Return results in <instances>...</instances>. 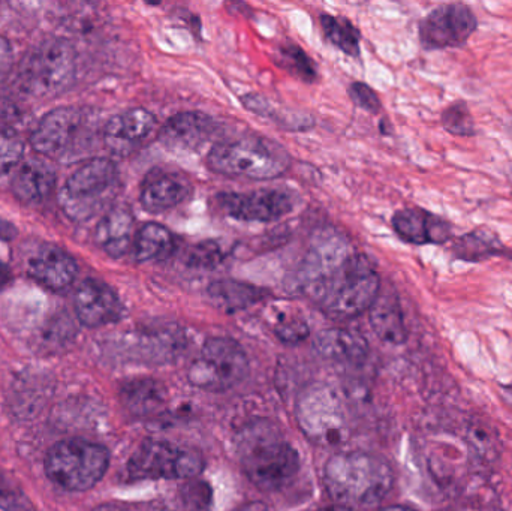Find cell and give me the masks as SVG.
Segmentation results:
<instances>
[{
	"instance_id": "obj_26",
	"label": "cell",
	"mask_w": 512,
	"mask_h": 511,
	"mask_svg": "<svg viewBox=\"0 0 512 511\" xmlns=\"http://www.w3.org/2000/svg\"><path fill=\"white\" fill-rule=\"evenodd\" d=\"M453 255L456 260L466 263H481L493 257L512 258V251L505 248L495 231L481 227L457 237L453 243Z\"/></svg>"
},
{
	"instance_id": "obj_40",
	"label": "cell",
	"mask_w": 512,
	"mask_h": 511,
	"mask_svg": "<svg viewBox=\"0 0 512 511\" xmlns=\"http://www.w3.org/2000/svg\"><path fill=\"white\" fill-rule=\"evenodd\" d=\"M93 511H156L150 510L149 507L135 506V504L123 503H107L96 507Z\"/></svg>"
},
{
	"instance_id": "obj_34",
	"label": "cell",
	"mask_w": 512,
	"mask_h": 511,
	"mask_svg": "<svg viewBox=\"0 0 512 511\" xmlns=\"http://www.w3.org/2000/svg\"><path fill=\"white\" fill-rule=\"evenodd\" d=\"M224 260V249L215 240L197 243L191 246L185 255V263L195 269H216Z\"/></svg>"
},
{
	"instance_id": "obj_32",
	"label": "cell",
	"mask_w": 512,
	"mask_h": 511,
	"mask_svg": "<svg viewBox=\"0 0 512 511\" xmlns=\"http://www.w3.org/2000/svg\"><path fill=\"white\" fill-rule=\"evenodd\" d=\"M24 155V141L14 128L0 129V176L8 174L20 164Z\"/></svg>"
},
{
	"instance_id": "obj_16",
	"label": "cell",
	"mask_w": 512,
	"mask_h": 511,
	"mask_svg": "<svg viewBox=\"0 0 512 511\" xmlns=\"http://www.w3.org/2000/svg\"><path fill=\"white\" fill-rule=\"evenodd\" d=\"M27 273L48 290L63 291L77 279L78 264L65 249L41 243L27 258Z\"/></svg>"
},
{
	"instance_id": "obj_35",
	"label": "cell",
	"mask_w": 512,
	"mask_h": 511,
	"mask_svg": "<svg viewBox=\"0 0 512 511\" xmlns=\"http://www.w3.org/2000/svg\"><path fill=\"white\" fill-rule=\"evenodd\" d=\"M468 441L478 456L492 461L499 455L498 440L492 434V429L483 423H475L469 428Z\"/></svg>"
},
{
	"instance_id": "obj_36",
	"label": "cell",
	"mask_w": 512,
	"mask_h": 511,
	"mask_svg": "<svg viewBox=\"0 0 512 511\" xmlns=\"http://www.w3.org/2000/svg\"><path fill=\"white\" fill-rule=\"evenodd\" d=\"M180 498L185 511H210L212 491L207 483L189 482L180 491Z\"/></svg>"
},
{
	"instance_id": "obj_27",
	"label": "cell",
	"mask_w": 512,
	"mask_h": 511,
	"mask_svg": "<svg viewBox=\"0 0 512 511\" xmlns=\"http://www.w3.org/2000/svg\"><path fill=\"white\" fill-rule=\"evenodd\" d=\"M176 240L164 225L147 222L134 236V258L138 263L161 261L173 254Z\"/></svg>"
},
{
	"instance_id": "obj_14",
	"label": "cell",
	"mask_w": 512,
	"mask_h": 511,
	"mask_svg": "<svg viewBox=\"0 0 512 511\" xmlns=\"http://www.w3.org/2000/svg\"><path fill=\"white\" fill-rule=\"evenodd\" d=\"M349 255L351 252H348V246L342 240L328 239L315 243L292 278L291 291L318 297L327 279L342 266Z\"/></svg>"
},
{
	"instance_id": "obj_30",
	"label": "cell",
	"mask_w": 512,
	"mask_h": 511,
	"mask_svg": "<svg viewBox=\"0 0 512 511\" xmlns=\"http://www.w3.org/2000/svg\"><path fill=\"white\" fill-rule=\"evenodd\" d=\"M279 65L300 80L313 83L316 80V66L298 45L286 44L279 48Z\"/></svg>"
},
{
	"instance_id": "obj_37",
	"label": "cell",
	"mask_w": 512,
	"mask_h": 511,
	"mask_svg": "<svg viewBox=\"0 0 512 511\" xmlns=\"http://www.w3.org/2000/svg\"><path fill=\"white\" fill-rule=\"evenodd\" d=\"M274 333L285 344H300L309 336V326L306 321L295 315L280 317L274 326Z\"/></svg>"
},
{
	"instance_id": "obj_5",
	"label": "cell",
	"mask_w": 512,
	"mask_h": 511,
	"mask_svg": "<svg viewBox=\"0 0 512 511\" xmlns=\"http://www.w3.org/2000/svg\"><path fill=\"white\" fill-rule=\"evenodd\" d=\"M119 191V170L110 158H92L60 188L59 207L74 222H87L104 212Z\"/></svg>"
},
{
	"instance_id": "obj_9",
	"label": "cell",
	"mask_w": 512,
	"mask_h": 511,
	"mask_svg": "<svg viewBox=\"0 0 512 511\" xmlns=\"http://www.w3.org/2000/svg\"><path fill=\"white\" fill-rule=\"evenodd\" d=\"M200 453L162 440H146L126 464L129 480H189L203 471Z\"/></svg>"
},
{
	"instance_id": "obj_6",
	"label": "cell",
	"mask_w": 512,
	"mask_h": 511,
	"mask_svg": "<svg viewBox=\"0 0 512 511\" xmlns=\"http://www.w3.org/2000/svg\"><path fill=\"white\" fill-rule=\"evenodd\" d=\"M77 72V51L65 38L47 39L33 48L21 63L20 86L27 95L53 98L65 92Z\"/></svg>"
},
{
	"instance_id": "obj_7",
	"label": "cell",
	"mask_w": 512,
	"mask_h": 511,
	"mask_svg": "<svg viewBox=\"0 0 512 511\" xmlns=\"http://www.w3.org/2000/svg\"><path fill=\"white\" fill-rule=\"evenodd\" d=\"M110 467V453L92 441L66 440L51 447L45 458L48 479L69 492L95 488Z\"/></svg>"
},
{
	"instance_id": "obj_11",
	"label": "cell",
	"mask_w": 512,
	"mask_h": 511,
	"mask_svg": "<svg viewBox=\"0 0 512 511\" xmlns=\"http://www.w3.org/2000/svg\"><path fill=\"white\" fill-rule=\"evenodd\" d=\"M89 134V119L80 108H54L39 120L30 135V144L39 155L63 158L77 149L78 141Z\"/></svg>"
},
{
	"instance_id": "obj_33",
	"label": "cell",
	"mask_w": 512,
	"mask_h": 511,
	"mask_svg": "<svg viewBox=\"0 0 512 511\" xmlns=\"http://www.w3.org/2000/svg\"><path fill=\"white\" fill-rule=\"evenodd\" d=\"M0 510L36 511L20 485L2 467H0Z\"/></svg>"
},
{
	"instance_id": "obj_45",
	"label": "cell",
	"mask_w": 512,
	"mask_h": 511,
	"mask_svg": "<svg viewBox=\"0 0 512 511\" xmlns=\"http://www.w3.org/2000/svg\"><path fill=\"white\" fill-rule=\"evenodd\" d=\"M321 511H354V510L349 509V507L334 506V507H328V509H324Z\"/></svg>"
},
{
	"instance_id": "obj_39",
	"label": "cell",
	"mask_w": 512,
	"mask_h": 511,
	"mask_svg": "<svg viewBox=\"0 0 512 511\" xmlns=\"http://www.w3.org/2000/svg\"><path fill=\"white\" fill-rule=\"evenodd\" d=\"M12 66V48L8 39L0 35V81L8 75Z\"/></svg>"
},
{
	"instance_id": "obj_1",
	"label": "cell",
	"mask_w": 512,
	"mask_h": 511,
	"mask_svg": "<svg viewBox=\"0 0 512 511\" xmlns=\"http://www.w3.org/2000/svg\"><path fill=\"white\" fill-rule=\"evenodd\" d=\"M325 488L343 507H373L393 488L387 461L364 452L337 453L325 465Z\"/></svg>"
},
{
	"instance_id": "obj_43",
	"label": "cell",
	"mask_w": 512,
	"mask_h": 511,
	"mask_svg": "<svg viewBox=\"0 0 512 511\" xmlns=\"http://www.w3.org/2000/svg\"><path fill=\"white\" fill-rule=\"evenodd\" d=\"M381 511H417V510L411 509V507H406V506H390V507H387V509H384Z\"/></svg>"
},
{
	"instance_id": "obj_4",
	"label": "cell",
	"mask_w": 512,
	"mask_h": 511,
	"mask_svg": "<svg viewBox=\"0 0 512 511\" xmlns=\"http://www.w3.org/2000/svg\"><path fill=\"white\" fill-rule=\"evenodd\" d=\"M213 173L237 179L271 180L289 170V155L273 141L242 137L215 144L207 156Z\"/></svg>"
},
{
	"instance_id": "obj_29",
	"label": "cell",
	"mask_w": 512,
	"mask_h": 511,
	"mask_svg": "<svg viewBox=\"0 0 512 511\" xmlns=\"http://www.w3.org/2000/svg\"><path fill=\"white\" fill-rule=\"evenodd\" d=\"M321 24L331 44L336 45L348 56L360 54V32L351 21L336 15H322Z\"/></svg>"
},
{
	"instance_id": "obj_8",
	"label": "cell",
	"mask_w": 512,
	"mask_h": 511,
	"mask_svg": "<svg viewBox=\"0 0 512 511\" xmlns=\"http://www.w3.org/2000/svg\"><path fill=\"white\" fill-rule=\"evenodd\" d=\"M249 360L239 342L210 338L188 371L189 383L206 392H227L248 378Z\"/></svg>"
},
{
	"instance_id": "obj_24",
	"label": "cell",
	"mask_w": 512,
	"mask_h": 511,
	"mask_svg": "<svg viewBox=\"0 0 512 511\" xmlns=\"http://www.w3.org/2000/svg\"><path fill=\"white\" fill-rule=\"evenodd\" d=\"M313 345L319 356L334 362H361L369 354L366 338L348 329L322 330Z\"/></svg>"
},
{
	"instance_id": "obj_15",
	"label": "cell",
	"mask_w": 512,
	"mask_h": 511,
	"mask_svg": "<svg viewBox=\"0 0 512 511\" xmlns=\"http://www.w3.org/2000/svg\"><path fill=\"white\" fill-rule=\"evenodd\" d=\"M75 314L83 326L96 329L117 323L125 314V306L116 291L98 279H86L75 291Z\"/></svg>"
},
{
	"instance_id": "obj_28",
	"label": "cell",
	"mask_w": 512,
	"mask_h": 511,
	"mask_svg": "<svg viewBox=\"0 0 512 511\" xmlns=\"http://www.w3.org/2000/svg\"><path fill=\"white\" fill-rule=\"evenodd\" d=\"M120 399L126 410L137 416H146L164 404L165 390L161 383L152 378H134L123 384Z\"/></svg>"
},
{
	"instance_id": "obj_38",
	"label": "cell",
	"mask_w": 512,
	"mask_h": 511,
	"mask_svg": "<svg viewBox=\"0 0 512 511\" xmlns=\"http://www.w3.org/2000/svg\"><path fill=\"white\" fill-rule=\"evenodd\" d=\"M349 96L355 105L363 108V110L369 111V113L376 114L381 111V99H379L378 93L367 86L366 83H354L349 86Z\"/></svg>"
},
{
	"instance_id": "obj_42",
	"label": "cell",
	"mask_w": 512,
	"mask_h": 511,
	"mask_svg": "<svg viewBox=\"0 0 512 511\" xmlns=\"http://www.w3.org/2000/svg\"><path fill=\"white\" fill-rule=\"evenodd\" d=\"M12 279V272L9 269L8 264L0 261V291L5 290L8 287L9 282Z\"/></svg>"
},
{
	"instance_id": "obj_13",
	"label": "cell",
	"mask_w": 512,
	"mask_h": 511,
	"mask_svg": "<svg viewBox=\"0 0 512 511\" xmlns=\"http://www.w3.org/2000/svg\"><path fill=\"white\" fill-rule=\"evenodd\" d=\"M216 206L222 213L243 222H273L294 210L292 194L283 189L224 192L216 197Z\"/></svg>"
},
{
	"instance_id": "obj_21",
	"label": "cell",
	"mask_w": 512,
	"mask_h": 511,
	"mask_svg": "<svg viewBox=\"0 0 512 511\" xmlns=\"http://www.w3.org/2000/svg\"><path fill=\"white\" fill-rule=\"evenodd\" d=\"M56 183L54 168L42 159L32 158L24 161L15 171L11 189L20 203L39 204L53 194Z\"/></svg>"
},
{
	"instance_id": "obj_23",
	"label": "cell",
	"mask_w": 512,
	"mask_h": 511,
	"mask_svg": "<svg viewBox=\"0 0 512 511\" xmlns=\"http://www.w3.org/2000/svg\"><path fill=\"white\" fill-rule=\"evenodd\" d=\"M370 326L381 341L391 345L405 344L408 339L402 306L393 291H379L369 309Z\"/></svg>"
},
{
	"instance_id": "obj_17",
	"label": "cell",
	"mask_w": 512,
	"mask_h": 511,
	"mask_svg": "<svg viewBox=\"0 0 512 511\" xmlns=\"http://www.w3.org/2000/svg\"><path fill=\"white\" fill-rule=\"evenodd\" d=\"M216 123L200 111H182L174 114L159 129L158 140L174 152H195L212 140Z\"/></svg>"
},
{
	"instance_id": "obj_18",
	"label": "cell",
	"mask_w": 512,
	"mask_h": 511,
	"mask_svg": "<svg viewBox=\"0 0 512 511\" xmlns=\"http://www.w3.org/2000/svg\"><path fill=\"white\" fill-rule=\"evenodd\" d=\"M393 228L400 239L414 245H442L454 236L453 225L447 219L420 207H408L394 213Z\"/></svg>"
},
{
	"instance_id": "obj_31",
	"label": "cell",
	"mask_w": 512,
	"mask_h": 511,
	"mask_svg": "<svg viewBox=\"0 0 512 511\" xmlns=\"http://www.w3.org/2000/svg\"><path fill=\"white\" fill-rule=\"evenodd\" d=\"M442 126L445 131L457 137H472L477 134L474 117L465 101H456L448 105L442 113Z\"/></svg>"
},
{
	"instance_id": "obj_20",
	"label": "cell",
	"mask_w": 512,
	"mask_h": 511,
	"mask_svg": "<svg viewBox=\"0 0 512 511\" xmlns=\"http://www.w3.org/2000/svg\"><path fill=\"white\" fill-rule=\"evenodd\" d=\"M158 120L144 108H131L111 117L105 125L104 141L114 153H128L155 131Z\"/></svg>"
},
{
	"instance_id": "obj_2",
	"label": "cell",
	"mask_w": 512,
	"mask_h": 511,
	"mask_svg": "<svg viewBox=\"0 0 512 511\" xmlns=\"http://www.w3.org/2000/svg\"><path fill=\"white\" fill-rule=\"evenodd\" d=\"M239 456L243 473L262 491H280L292 483L300 471L297 450L268 423H254L243 429Z\"/></svg>"
},
{
	"instance_id": "obj_3",
	"label": "cell",
	"mask_w": 512,
	"mask_h": 511,
	"mask_svg": "<svg viewBox=\"0 0 512 511\" xmlns=\"http://www.w3.org/2000/svg\"><path fill=\"white\" fill-rule=\"evenodd\" d=\"M381 291L375 264L361 254H351L327 279L319 300L322 312L333 320H349L370 309Z\"/></svg>"
},
{
	"instance_id": "obj_44",
	"label": "cell",
	"mask_w": 512,
	"mask_h": 511,
	"mask_svg": "<svg viewBox=\"0 0 512 511\" xmlns=\"http://www.w3.org/2000/svg\"><path fill=\"white\" fill-rule=\"evenodd\" d=\"M240 511H267V509L262 504H251V506L245 507V509Z\"/></svg>"
},
{
	"instance_id": "obj_25",
	"label": "cell",
	"mask_w": 512,
	"mask_h": 511,
	"mask_svg": "<svg viewBox=\"0 0 512 511\" xmlns=\"http://www.w3.org/2000/svg\"><path fill=\"white\" fill-rule=\"evenodd\" d=\"M210 302L227 314H236L239 311L251 308L256 303L262 302L268 296V291L246 282L234 281V279H221L212 282L207 288Z\"/></svg>"
},
{
	"instance_id": "obj_19",
	"label": "cell",
	"mask_w": 512,
	"mask_h": 511,
	"mask_svg": "<svg viewBox=\"0 0 512 511\" xmlns=\"http://www.w3.org/2000/svg\"><path fill=\"white\" fill-rule=\"evenodd\" d=\"M192 194V185L179 171L153 170L141 186V206L147 212L161 213L179 206Z\"/></svg>"
},
{
	"instance_id": "obj_10",
	"label": "cell",
	"mask_w": 512,
	"mask_h": 511,
	"mask_svg": "<svg viewBox=\"0 0 512 511\" xmlns=\"http://www.w3.org/2000/svg\"><path fill=\"white\" fill-rule=\"evenodd\" d=\"M297 420L301 431L318 443H339L345 434V408L337 393L324 384H313L301 393Z\"/></svg>"
},
{
	"instance_id": "obj_22",
	"label": "cell",
	"mask_w": 512,
	"mask_h": 511,
	"mask_svg": "<svg viewBox=\"0 0 512 511\" xmlns=\"http://www.w3.org/2000/svg\"><path fill=\"white\" fill-rule=\"evenodd\" d=\"M134 225V215L128 207H111L96 227V245L108 257H123L131 249Z\"/></svg>"
},
{
	"instance_id": "obj_12",
	"label": "cell",
	"mask_w": 512,
	"mask_h": 511,
	"mask_svg": "<svg viewBox=\"0 0 512 511\" xmlns=\"http://www.w3.org/2000/svg\"><path fill=\"white\" fill-rule=\"evenodd\" d=\"M477 27V17L469 6L463 3L438 6L420 23L421 45L426 50L462 47Z\"/></svg>"
},
{
	"instance_id": "obj_41",
	"label": "cell",
	"mask_w": 512,
	"mask_h": 511,
	"mask_svg": "<svg viewBox=\"0 0 512 511\" xmlns=\"http://www.w3.org/2000/svg\"><path fill=\"white\" fill-rule=\"evenodd\" d=\"M15 236H17V230H15L14 225L0 219V240L9 242V240L14 239Z\"/></svg>"
}]
</instances>
